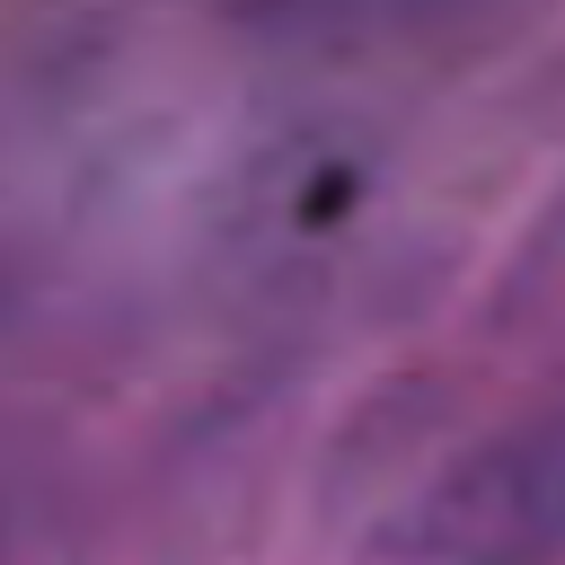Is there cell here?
I'll list each match as a JSON object with an SVG mask.
<instances>
[{
	"mask_svg": "<svg viewBox=\"0 0 565 565\" xmlns=\"http://www.w3.org/2000/svg\"><path fill=\"white\" fill-rule=\"evenodd\" d=\"M362 565H565V406L441 450Z\"/></svg>",
	"mask_w": 565,
	"mask_h": 565,
	"instance_id": "1",
	"label": "cell"
}]
</instances>
